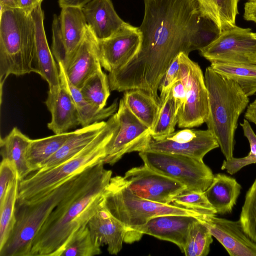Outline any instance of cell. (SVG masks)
<instances>
[{
	"instance_id": "cell-1",
	"label": "cell",
	"mask_w": 256,
	"mask_h": 256,
	"mask_svg": "<svg viewBox=\"0 0 256 256\" xmlns=\"http://www.w3.org/2000/svg\"><path fill=\"white\" fill-rule=\"evenodd\" d=\"M144 0L140 50L126 64L110 72L108 78L112 91L142 90L160 104L159 86L175 58L200 50L221 32L196 0Z\"/></svg>"
},
{
	"instance_id": "cell-2",
	"label": "cell",
	"mask_w": 256,
	"mask_h": 256,
	"mask_svg": "<svg viewBox=\"0 0 256 256\" xmlns=\"http://www.w3.org/2000/svg\"><path fill=\"white\" fill-rule=\"evenodd\" d=\"M100 162L84 170L72 192L48 216L36 236L29 256H60L75 232L88 226L104 203L112 172Z\"/></svg>"
},
{
	"instance_id": "cell-3",
	"label": "cell",
	"mask_w": 256,
	"mask_h": 256,
	"mask_svg": "<svg viewBox=\"0 0 256 256\" xmlns=\"http://www.w3.org/2000/svg\"><path fill=\"white\" fill-rule=\"evenodd\" d=\"M118 128L119 122L115 113L96 137L72 158L51 168L31 173L20 181L16 205L38 198L70 176L102 162Z\"/></svg>"
},
{
	"instance_id": "cell-4",
	"label": "cell",
	"mask_w": 256,
	"mask_h": 256,
	"mask_svg": "<svg viewBox=\"0 0 256 256\" xmlns=\"http://www.w3.org/2000/svg\"><path fill=\"white\" fill-rule=\"evenodd\" d=\"M209 112L206 122L226 160L233 158L238 119L250 100L234 81L222 76L210 66L205 71Z\"/></svg>"
},
{
	"instance_id": "cell-5",
	"label": "cell",
	"mask_w": 256,
	"mask_h": 256,
	"mask_svg": "<svg viewBox=\"0 0 256 256\" xmlns=\"http://www.w3.org/2000/svg\"><path fill=\"white\" fill-rule=\"evenodd\" d=\"M34 28L32 13L20 8L0 7V84L10 74L34 72Z\"/></svg>"
},
{
	"instance_id": "cell-6",
	"label": "cell",
	"mask_w": 256,
	"mask_h": 256,
	"mask_svg": "<svg viewBox=\"0 0 256 256\" xmlns=\"http://www.w3.org/2000/svg\"><path fill=\"white\" fill-rule=\"evenodd\" d=\"M82 172L38 198L16 205V222L0 250V256H29L36 236L54 210L75 187Z\"/></svg>"
},
{
	"instance_id": "cell-7",
	"label": "cell",
	"mask_w": 256,
	"mask_h": 256,
	"mask_svg": "<svg viewBox=\"0 0 256 256\" xmlns=\"http://www.w3.org/2000/svg\"><path fill=\"white\" fill-rule=\"evenodd\" d=\"M104 205L126 228L140 226L165 214L186 215L200 218L201 212L147 200L133 194L122 176L112 177L104 192Z\"/></svg>"
},
{
	"instance_id": "cell-8",
	"label": "cell",
	"mask_w": 256,
	"mask_h": 256,
	"mask_svg": "<svg viewBox=\"0 0 256 256\" xmlns=\"http://www.w3.org/2000/svg\"><path fill=\"white\" fill-rule=\"evenodd\" d=\"M138 154L145 166L184 185L186 190L204 192L214 176L203 160L188 156L144 150Z\"/></svg>"
},
{
	"instance_id": "cell-9",
	"label": "cell",
	"mask_w": 256,
	"mask_h": 256,
	"mask_svg": "<svg viewBox=\"0 0 256 256\" xmlns=\"http://www.w3.org/2000/svg\"><path fill=\"white\" fill-rule=\"evenodd\" d=\"M180 68L178 80L184 84L186 100L178 114L180 128L198 126L206 122L208 115V96L204 76L198 63L188 55L180 54Z\"/></svg>"
},
{
	"instance_id": "cell-10",
	"label": "cell",
	"mask_w": 256,
	"mask_h": 256,
	"mask_svg": "<svg viewBox=\"0 0 256 256\" xmlns=\"http://www.w3.org/2000/svg\"><path fill=\"white\" fill-rule=\"evenodd\" d=\"M200 51L210 63L256 64V38L250 28L236 25L226 29Z\"/></svg>"
},
{
	"instance_id": "cell-11",
	"label": "cell",
	"mask_w": 256,
	"mask_h": 256,
	"mask_svg": "<svg viewBox=\"0 0 256 256\" xmlns=\"http://www.w3.org/2000/svg\"><path fill=\"white\" fill-rule=\"evenodd\" d=\"M116 113L119 128L108 148L104 164L113 165L127 153L145 150L151 136L150 129L131 112L122 98Z\"/></svg>"
},
{
	"instance_id": "cell-12",
	"label": "cell",
	"mask_w": 256,
	"mask_h": 256,
	"mask_svg": "<svg viewBox=\"0 0 256 256\" xmlns=\"http://www.w3.org/2000/svg\"><path fill=\"white\" fill-rule=\"evenodd\" d=\"M218 146L216 138L208 130L186 128L168 135L151 136L145 150L180 154L203 160L207 153Z\"/></svg>"
},
{
	"instance_id": "cell-13",
	"label": "cell",
	"mask_w": 256,
	"mask_h": 256,
	"mask_svg": "<svg viewBox=\"0 0 256 256\" xmlns=\"http://www.w3.org/2000/svg\"><path fill=\"white\" fill-rule=\"evenodd\" d=\"M123 178L133 194L142 198L160 203L171 204L173 197L186 189L180 182L144 164L129 170Z\"/></svg>"
},
{
	"instance_id": "cell-14",
	"label": "cell",
	"mask_w": 256,
	"mask_h": 256,
	"mask_svg": "<svg viewBox=\"0 0 256 256\" xmlns=\"http://www.w3.org/2000/svg\"><path fill=\"white\" fill-rule=\"evenodd\" d=\"M196 219L194 216L178 214L153 217L143 224L126 228L124 242L132 244L146 234L172 242L183 252L190 226Z\"/></svg>"
},
{
	"instance_id": "cell-15",
	"label": "cell",
	"mask_w": 256,
	"mask_h": 256,
	"mask_svg": "<svg viewBox=\"0 0 256 256\" xmlns=\"http://www.w3.org/2000/svg\"><path fill=\"white\" fill-rule=\"evenodd\" d=\"M141 41L138 27L125 22L112 36L98 41L102 67L109 72L123 67L137 54Z\"/></svg>"
},
{
	"instance_id": "cell-16",
	"label": "cell",
	"mask_w": 256,
	"mask_h": 256,
	"mask_svg": "<svg viewBox=\"0 0 256 256\" xmlns=\"http://www.w3.org/2000/svg\"><path fill=\"white\" fill-rule=\"evenodd\" d=\"M209 230L230 256H256V243L244 232L240 220L204 214L198 219Z\"/></svg>"
},
{
	"instance_id": "cell-17",
	"label": "cell",
	"mask_w": 256,
	"mask_h": 256,
	"mask_svg": "<svg viewBox=\"0 0 256 256\" xmlns=\"http://www.w3.org/2000/svg\"><path fill=\"white\" fill-rule=\"evenodd\" d=\"M100 68L99 42L88 28L82 42L64 69L66 74L70 82L80 89Z\"/></svg>"
},
{
	"instance_id": "cell-18",
	"label": "cell",
	"mask_w": 256,
	"mask_h": 256,
	"mask_svg": "<svg viewBox=\"0 0 256 256\" xmlns=\"http://www.w3.org/2000/svg\"><path fill=\"white\" fill-rule=\"evenodd\" d=\"M32 16L34 28V72L46 80L49 89L58 88L60 86L58 66L47 42L44 24V13L41 5L32 11Z\"/></svg>"
},
{
	"instance_id": "cell-19",
	"label": "cell",
	"mask_w": 256,
	"mask_h": 256,
	"mask_svg": "<svg viewBox=\"0 0 256 256\" xmlns=\"http://www.w3.org/2000/svg\"><path fill=\"white\" fill-rule=\"evenodd\" d=\"M45 104L52 116L48 128L54 134L67 132L80 125L74 100L64 84L56 88L49 89Z\"/></svg>"
},
{
	"instance_id": "cell-20",
	"label": "cell",
	"mask_w": 256,
	"mask_h": 256,
	"mask_svg": "<svg viewBox=\"0 0 256 256\" xmlns=\"http://www.w3.org/2000/svg\"><path fill=\"white\" fill-rule=\"evenodd\" d=\"M91 235L100 246L106 245L111 254H117L122 249L126 227L103 205L90 220L88 224Z\"/></svg>"
},
{
	"instance_id": "cell-21",
	"label": "cell",
	"mask_w": 256,
	"mask_h": 256,
	"mask_svg": "<svg viewBox=\"0 0 256 256\" xmlns=\"http://www.w3.org/2000/svg\"><path fill=\"white\" fill-rule=\"evenodd\" d=\"M82 8L88 28L98 41L112 36L125 23L111 0H92Z\"/></svg>"
},
{
	"instance_id": "cell-22",
	"label": "cell",
	"mask_w": 256,
	"mask_h": 256,
	"mask_svg": "<svg viewBox=\"0 0 256 256\" xmlns=\"http://www.w3.org/2000/svg\"><path fill=\"white\" fill-rule=\"evenodd\" d=\"M59 17L66 56V68L82 42L88 26L82 8L80 7H63Z\"/></svg>"
},
{
	"instance_id": "cell-23",
	"label": "cell",
	"mask_w": 256,
	"mask_h": 256,
	"mask_svg": "<svg viewBox=\"0 0 256 256\" xmlns=\"http://www.w3.org/2000/svg\"><path fill=\"white\" fill-rule=\"evenodd\" d=\"M241 188L235 178L217 174H214L212 182L204 194L216 213L224 214L232 212Z\"/></svg>"
},
{
	"instance_id": "cell-24",
	"label": "cell",
	"mask_w": 256,
	"mask_h": 256,
	"mask_svg": "<svg viewBox=\"0 0 256 256\" xmlns=\"http://www.w3.org/2000/svg\"><path fill=\"white\" fill-rule=\"evenodd\" d=\"M106 122V121H100L74 130L60 148L42 164L38 170L51 168L72 158L96 137Z\"/></svg>"
},
{
	"instance_id": "cell-25",
	"label": "cell",
	"mask_w": 256,
	"mask_h": 256,
	"mask_svg": "<svg viewBox=\"0 0 256 256\" xmlns=\"http://www.w3.org/2000/svg\"><path fill=\"white\" fill-rule=\"evenodd\" d=\"M31 141V139L16 127H14L8 135L0 138L2 157L8 159L14 166L20 181L32 172L28 159Z\"/></svg>"
},
{
	"instance_id": "cell-26",
	"label": "cell",
	"mask_w": 256,
	"mask_h": 256,
	"mask_svg": "<svg viewBox=\"0 0 256 256\" xmlns=\"http://www.w3.org/2000/svg\"><path fill=\"white\" fill-rule=\"evenodd\" d=\"M60 82L64 85L70 92L75 102L78 113L80 125L88 126L95 122L110 117L118 108V98L108 106L98 108L88 102L82 96L79 88L74 86L68 80L61 63H58Z\"/></svg>"
},
{
	"instance_id": "cell-27",
	"label": "cell",
	"mask_w": 256,
	"mask_h": 256,
	"mask_svg": "<svg viewBox=\"0 0 256 256\" xmlns=\"http://www.w3.org/2000/svg\"><path fill=\"white\" fill-rule=\"evenodd\" d=\"M122 99L131 112L152 131L160 105L146 92L140 89L125 91Z\"/></svg>"
},
{
	"instance_id": "cell-28",
	"label": "cell",
	"mask_w": 256,
	"mask_h": 256,
	"mask_svg": "<svg viewBox=\"0 0 256 256\" xmlns=\"http://www.w3.org/2000/svg\"><path fill=\"white\" fill-rule=\"evenodd\" d=\"M239 0H196L202 14L222 30L236 26Z\"/></svg>"
},
{
	"instance_id": "cell-29",
	"label": "cell",
	"mask_w": 256,
	"mask_h": 256,
	"mask_svg": "<svg viewBox=\"0 0 256 256\" xmlns=\"http://www.w3.org/2000/svg\"><path fill=\"white\" fill-rule=\"evenodd\" d=\"M74 132H66L32 140L28 150V159L32 172L38 170L42 164L54 155Z\"/></svg>"
},
{
	"instance_id": "cell-30",
	"label": "cell",
	"mask_w": 256,
	"mask_h": 256,
	"mask_svg": "<svg viewBox=\"0 0 256 256\" xmlns=\"http://www.w3.org/2000/svg\"><path fill=\"white\" fill-rule=\"evenodd\" d=\"M223 76L236 82L250 96L256 93V64L211 63L210 66Z\"/></svg>"
},
{
	"instance_id": "cell-31",
	"label": "cell",
	"mask_w": 256,
	"mask_h": 256,
	"mask_svg": "<svg viewBox=\"0 0 256 256\" xmlns=\"http://www.w3.org/2000/svg\"><path fill=\"white\" fill-rule=\"evenodd\" d=\"M18 178L10 185L4 200L0 202V250L6 243L16 222V206Z\"/></svg>"
},
{
	"instance_id": "cell-32",
	"label": "cell",
	"mask_w": 256,
	"mask_h": 256,
	"mask_svg": "<svg viewBox=\"0 0 256 256\" xmlns=\"http://www.w3.org/2000/svg\"><path fill=\"white\" fill-rule=\"evenodd\" d=\"M80 90L92 104L100 109L105 108L110 90L108 76L100 69L86 80Z\"/></svg>"
},
{
	"instance_id": "cell-33",
	"label": "cell",
	"mask_w": 256,
	"mask_h": 256,
	"mask_svg": "<svg viewBox=\"0 0 256 256\" xmlns=\"http://www.w3.org/2000/svg\"><path fill=\"white\" fill-rule=\"evenodd\" d=\"M100 244L92 237L88 226L74 234L60 256H94L102 253Z\"/></svg>"
},
{
	"instance_id": "cell-34",
	"label": "cell",
	"mask_w": 256,
	"mask_h": 256,
	"mask_svg": "<svg viewBox=\"0 0 256 256\" xmlns=\"http://www.w3.org/2000/svg\"><path fill=\"white\" fill-rule=\"evenodd\" d=\"M212 236L207 227L196 219L190 226L183 253L186 256H206L210 250Z\"/></svg>"
},
{
	"instance_id": "cell-35",
	"label": "cell",
	"mask_w": 256,
	"mask_h": 256,
	"mask_svg": "<svg viewBox=\"0 0 256 256\" xmlns=\"http://www.w3.org/2000/svg\"><path fill=\"white\" fill-rule=\"evenodd\" d=\"M160 110L156 122L151 131L152 136L168 135L174 132L178 124V112L171 90L160 104Z\"/></svg>"
},
{
	"instance_id": "cell-36",
	"label": "cell",
	"mask_w": 256,
	"mask_h": 256,
	"mask_svg": "<svg viewBox=\"0 0 256 256\" xmlns=\"http://www.w3.org/2000/svg\"><path fill=\"white\" fill-rule=\"evenodd\" d=\"M240 220L244 232L256 243V178L246 194Z\"/></svg>"
},
{
	"instance_id": "cell-37",
	"label": "cell",
	"mask_w": 256,
	"mask_h": 256,
	"mask_svg": "<svg viewBox=\"0 0 256 256\" xmlns=\"http://www.w3.org/2000/svg\"><path fill=\"white\" fill-rule=\"evenodd\" d=\"M171 204L176 206L195 210L205 214L216 212L206 198L204 192L185 190L172 198Z\"/></svg>"
},
{
	"instance_id": "cell-38",
	"label": "cell",
	"mask_w": 256,
	"mask_h": 256,
	"mask_svg": "<svg viewBox=\"0 0 256 256\" xmlns=\"http://www.w3.org/2000/svg\"><path fill=\"white\" fill-rule=\"evenodd\" d=\"M52 53L58 63H61L65 68L67 65L66 56L62 38L59 16L54 15L52 24Z\"/></svg>"
},
{
	"instance_id": "cell-39",
	"label": "cell",
	"mask_w": 256,
	"mask_h": 256,
	"mask_svg": "<svg viewBox=\"0 0 256 256\" xmlns=\"http://www.w3.org/2000/svg\"><path fill=\"white\" fill-rule=\"evenodd\" d=\"M17 178L14 166L8 159L2 158L0 166V202L4 198L11 184Z\"/></svg>"
},
{
	"instance_id": "cell-40",
	"label": "cell",
	"mask_w": 256,
	"mask_h": 256,
	"mask_svg": "<svg viewBox=\"0 0 256 256\" xmlns=\"http://www.w3.org/2000/svg\"><path fill=\"white\" fill-rule=\"evenodd\" d=\"M180 68V54L173 60L168 68L160 84V104L170 92L174 83L178 80Z\"/></svg>"
},
{
	"instance_id": "cell-41",
	"label": "cell",
	"mask_w": 256,
	"mask_h": 256,
	"mask_svg": "<svg viewBox=\"0 0 256 256\" xmlns=\"http://www.w3.org/2000/svg\"><path fill=\"white\" fill-rule=\"evenodd\" d=\"M256 163V154H250L242 158H232L230 160H224L221 169L226 170V172L230 174H233L243 167L252 164Z\"/></svg>"
},
{
	"instance_id": "cell-42",
	"label": "cell",
	"mask_w": 256,
	"mask_h": 256,
	"mask_svg": "<svg viewBox=\"0 0 256 256\" xmlns=\"http://www.w3.org/2000/svg\"><path fill=\"white\" fill-rule=\"evenodd\" d=\"M171 92L174 99L176 110H179L186 100V91L184 84L180 80H177L171 88Z\"/></svg>"
},
{
	"instance_id": "cell-43",
	"label": "cell",
	"mask_w": 256,
	"mask_h": 256,
	"mask_svg": "<svg viewBox=\"0 0 256 256\" xmlns=\"http://www.w3.org/2000/svg\"><path fill=\"white\" fill-rule=\"evenodd\" d=\"M244 136L248 140L250 145V154H256V134L252 130L248 121L244 119L240 124Z\"/></svg>"
},
{
	"instance_id": "cell-44",
	"label": "cell",
	"mask_w": 256,
	"mask_h": 256,
	"mask_svg": "<svg viewBox=\"0 0 256 256\" xmlns=\"http://www.w3.org/2000/svg\"><path fill=\"white\" fill-rule=\"evenodd\" d=\"M244 18L256 23V1H248L244 6Z\"/></svg>"
},
{
	"instance_id": "cell-45",
	"label": "cell",
	"mask_w": 256,
	"mask_h": 256,
	"mask_svg": "<svg viewBox=\"0 0 256 256\" xmlns=\"http://www.w3.org/2000/svg\"><path fill=\"white\" fill-rule=\"evenodd\" d=\"M43 0H18L19 7L24 11L32 13V11L41 5Z\"/></svg>"
},
{
	"instance_id": "cell-46",
	"label": "cell",
	"mask_w": 256,
	"mask_h": 256,
	"mask_svg": "<svg viewBox=\"0 0 256 256\" xmlns=\"http://www.w3.org/2000/svg\"><path fill=\"white\" fill-rule=\"evenodd\" d=\"M244 118L256 125V102L250 104L245 112Z\"/></svg>"
},
{
	"instance_id": "cell-47",
	"label": "cell",
	"mask_w": 256,
	"mask_h": 256,
	"mask_svg": "<svg viewBox=\"0 0 256 256\" xmlns=\"http://www.w3.org/2000/svg\"><path fill=\"white\" fill-rule=\"evenodd\" d=\"M0 6L5 8H20L18 0H0Z\"/></svg>"
},
{
	"instance_id": "cell-48",
	"label": "cell",
	"mask_w": 256,
	"mask_h": 256,
	"mask_svg": "<svg viewBox=\"0 0 256 256\" xmlns=\"http://www.w3.org/2000/svg\"><path fill=\"white\" fill-rule=\"evenodd\" d=\"M253 35L256 38V32H253Z\"/></svg>"
},
{
	"instance_id": "cell-49",
	"label": "cell",
	"mask_w": 256,
	"mask_h": 256,
	"mask_svg": "<svg viewBox=\"0 0 256 256\" xmlns=\"http://www.w3.org/2000/svg\"><path fill=\"white\" fill-rule=\"evenodd\" d=\"M248 1H256V0H248Z\"/></svg>"
},
{
	"instance_id": "cell-50",
	"label": "cell",
	"mask_w": 256,
	"mask_h": 256,
	"mask_svg": "<svg viewBox=\"0 0 256 256\" xmlns=\"http://www.w3.org/2000/svg\"><path fill=\"white\" fill-rule=\"evenodd\" d=\"M254 102H256V99L254 100Z\"/></svg>"
}]
</instances>
